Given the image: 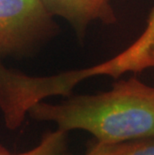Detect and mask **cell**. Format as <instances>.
Returning a JSON list of instances; mask_svg holds the SVG:
<instances>
[{"label":"cell","mask_w":154,"mask_h":155,"mask_svg":"<svg viewBox=\"0 0 154 155\" xmlns=\"http://www.w3.org/2000/svg\"><path fill=\"white\" fill-rule=\"evenodd\" d=\"M68 155V154H66ZM85 155H99V153H98V148H97V145L96 143H94L93 145H91L90 148L88 149L87 153Z\"/></svg>","instance_id":"obj_7"},{"label":"cell","mask_w":154,"mask_h":155,"mask_svg":"<svg viewBox=\"0 0 154 155\" xmlns=\"http://www.w3.org/2000/svg\"><path fill=\"white\" fill-rule=\"evenodd\" d=\"M27 114L66 132L87 131L102 144L154 137V86L136 77L117 80L102 93L70 95L55 104L40 101Z\"/></svg>","instance_id":"obj_1"},{"label":"cell","mask_w":154,"mask_h":155,"mask_svg":"<svg viewBox=\"0 0 154 155\" xmlns=\"http://www.w3.org/2000/svg\"><path fill=\"white\" fill-rule=\"evenodd\" d=\"M154 67V50L150 53L149 55V58L147 60V63H146V69L148 68H152Z\"/></svg>","instance_id":"obj_8"},{"label":"cell","mask_w":154,"mask_h":155,"mask_svg":"<svg viewBox=\"0 0 154 155\" xmlns=\"http://www.w3.org/2000/svg\"><path fill=\"white\" fill-rule=\"evenodd\" d=\"M99 155H154V137L140 138L115 144L95 142Z\"/></svg>","instance_id":"obj_6"},{"label":"cell","mask_w":154,"mask_h":155,"mask_svg":"<svg viewBox=\"0 0 154 155\" xmlns=\"http://www.w3.org/2000/svg\"><path fill=\"white\" fill-rule=\"evenodd\" d=\"M40 0H0V60L31 55L58 26Z\"/></svg>","instance_id":"obj_2"},{"label":"cell","mask_w":154,"mask_h":155,"mask_svg":"<svg viewBox=\"0 0 154 155\" xmlns=\"http://www.w3.org/2000/svg\"><path fill=\"white\" fill-rule=\"evenodd\" d=\"M40 2L53 17L65 19L80 38L94 21L105 24L116 22L111 0H40Z\"/></svg>","instance_id":"obj_4"},{"label":"cell","mask_w":154,"mask_h":155,"mask_svg":"<svg viewBox=\"0 0 154 155\" xmlns=\"http://www.w3.org/2000/svg\"><path fill=\"white\" fill-rule=\"evenodd\" d=\"M154 50V8L149 15L143 33L125 50L110 60L94 66L78 70L79 77L84 80L92 76L108 75L118 78L127 72L139 73L146 69L150 53Z\"/></svg>","instance_id":"obj_3"},{"label":"cell","mask_w":154,"mask_h":155,"mask_svg":"<svg viewBox=\"0 0 154 155\" xmlns=\"http://www.w3.org/2000/svg\"><path fill=\"white\" fill-rule=\"evenodd\" d=\"M67 134L61 129L49 131L42 136L40 142L25 152L13 153L0 144V155H66Z\"/></svg>","instance_id":"obj_5"}]
</instances>
